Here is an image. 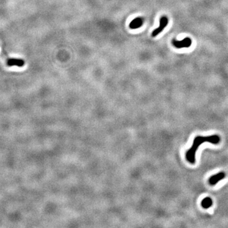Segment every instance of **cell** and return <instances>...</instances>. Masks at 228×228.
<instances>
[{"instance_id":"cell-2","label":"cell","mask_w":228,"mask_h":228,"mask_svg":"<svg viewBox=\"0 0 228 228\" xmlns=\"http://www.w3.org/2000/svg\"><path fill=\"white\" fill-rule=\"evenodd\" d=\"M172 43L177 48H189L191 45L192 41L191 39L189 37H186L182 40L178 41L174 39L172 41Z\"/></svg>"},{"instance_id":"cell-4","label":"cell","mask_w":228,"mask_h":228,"mask_svg":"<svg viewBox=\"0 0 228 228\" xmlns=\"http://www.w3.org/2000/svg\"><path fill=\"white\" fill-rule=\"evenodd\" d=\"M226 177V174L224 172H220L218 174H216L215 175L212 176L208 180L209 184L212 186H213V185H216V184H217L220 181H221L222 179H224Z\"/></svg>"},{"instance_id":"cell-5","label":"cell","mask_w":228,"mask_h":228,"mask_svg":"<svg viewBox=\"0 0 228 228\" xmlns=\"http://www.w3.org/2000/svg\"><path fill=\"white\" fill-rule=\"evenodd\" d=\"M144 22L143 18L141 17H138L134 19L129 24V27L132 29H136V28H138L141 27Z\"/></svg>"},{"instance_id":"cell-1","label":"cell","mask_w":228,"mask_h":228,"mask_svg":"<svg viewBox=\"0 0 228 228\" xmlns=\"http://www.w3.org/2000/svg\"><path fill=\"white\" fill-rule=\"evenodd\" d=\"M221 141L220 136L217 134L207 136H198L193 142L191 147L186 153V159L191 164L195 163V155L199 147L205 142H210L213 145H217Z\"/></svg>"},{"instance_id":"cell-6","label":"cell","mask_w":228,"mask_h":228,"mask_svg":"<svg viewBox=\"0 0 228 228\" xmlns=\"http://www.w3.org/2000/svg\"><path fill=\"white\" fill-rule=\"evenodd\" d=\"M24 61L22 59H9L7 61V65L8 66H13L16 65L18 67H23L24 65Z\"/></svg>"},{"instance_id":"cell-3","label":"cell","mask_w":228,"mask_h":228,"mask_svg":"<svg viewBox=\"0 0 228 228\" xmlns=\"http://www.w3.org/2000/svg\"><path fill=\"white\" fill-rule=\"evenodd\" d=\"M169 23V19L166 16H162L160 19V25L159 27L155 29L152 33H151V36L152 37H155L156 36H158L161 32H162L164 31V28H165V27Z\"/></svg>"},{"instance_id":"cell-7","label":"cell","mask_w":228,"mask_h":228,"mask_svg":"<svg viewBox=\"0 0 228 228\" xmlns=\"http://www.w3.org/2000/svg\"><path fill=\"white\" fill-rule=\"evenodd\" d=\"M213 204V201L211 198L210 197H206L202 201L201 205L202 207L205 209L209 208Z\"/></svg>"}]
</instances>
